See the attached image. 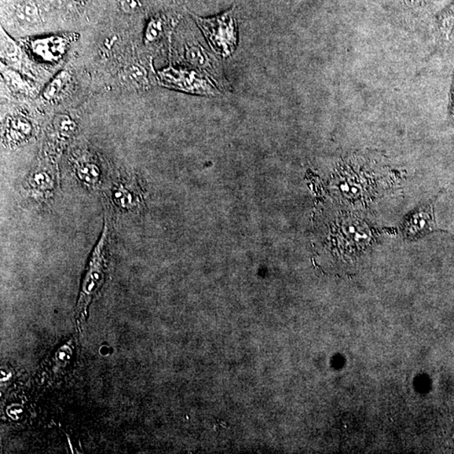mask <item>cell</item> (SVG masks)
Masks as SVG:
<instances>
[{"instance_id": "1", "label": "cell", "mask_w": 454, "mask_h": 454, "mask_svg": "<svg viewBox=\"0 0 454 454\" xmlns=\"http://www.w3.org/2000/svg\"><path fill=\"white\" fill-rule=\"evenodd\" d=\"M193 16L212 49L222 57L232 56L237 45V28L234 10L208 19Z\"/></svg>"}, {"instance_id": "2", "label": "cell", "mask_w": 454, "mask_h": 454, "mask_svg": "<svg viewBox=\"0 0 454 454\" xmlns=\"http://www.w3.org/2000/svg\"><path fill=\"white\" fill-rule=\"evenodd\" d=\"M163 86L183 92L200 95H217L219 90L202 73L184 68L168 67L159 72Z\"/></svg>"}, {"instance_id": "3", "label": "cell", "mask_w": 454, "mask_h": 454, "mask_svg": "<svg viewBox=\"0 0 454 454\" xmlns=\"http://www.w3.org/2000/svg\"><path fill=\"white\" fill-rule=\"evenodd\" d=\"M72 41V35L47 36L36 39L30 43L32 53L45 62H56L60 59L67 51Z\"/></svg>"}, {"instance_id": "4", "label": "cell", "mask_w": 454, "mask_h": 454, "mask_svg": "<svg viewBox=\"0 0 454 454\" xmlns=\"http://www.w3.org/2000/svg\"><path fill=\"white\" fill-rule=\"evenodd\" d=\"M435 228L433 206L429 204L419 208L408 218L404 224V233L410 237H416Z\"/></svg>"}, {"instance_id": "5", "label": "cell", "mask_w": 454, "mask_h": 454, "mask_svg": "<svg viewBox=\"0 0 454 454\" xmlns=\"http://www.w3.org/2000/svg\"><path fill=\"white\" fill-rule=\"evenodd\" d=\"M211 57L209 56L206 51L200 44H189L186 46L185 58L192 67L199 69L202 72H209L213 75L215 67Z\"/></svg>"}, {"instance_id": "6", "label": "cell", "mask_w": 454, "mask_h": 454, "mask_svg": "<svg viewBox=\"0 0 454 454\" xmlns=\"http://www.w3.org/2000/svg\"><path fill=\"white\" fill-rule=\"evenodd\" d=\"M120 78L127 85L137 89L149 85L148 70L140 64H130L124 67L120 73Z\"/></svg>"}, {"instance_id": "7", "label": "cell", "mask_w": 454, "mask_h": 454, "mask_svg": "<svg viewBox=\"0 0 454 454\" xmlns=\"http://www.w3.org/2000/svg\"><path fill=\"white\" fill-rule=\"evenodd\" d=\"M31 131V122L24 117L16 116L10 120L6 134L10 142L19 144L30 137Z\"/></svg>"}, {"instance_id": "8", "label": "cell", "mask_w": 454, "mask_h": 454, "mask_svg": "<svg viewBox=\"0 0 454 454\" xmlns=\"http://www.w3.org/2000/svg\"><path fill=\"white\" fill-rule=\"evenodd\" d=\"M113 199L117 206L126 210L133 209L139 202L138 195L131 185L120 184L116 186L113 189Z\"/></svg>"}, {"instance_id": "9", "label": "cell", "mask_w": 454, "mask_h": 454, "mask_svg": "<svg viewBox=\"0 0 454 454\" xmlns=\"http://www.w3.org/2000/svg\"><path fill=\"white\" fill-rule=\"evenodd\" d=\"M16 17L21 23L29 27L38 25L41 21V16L38 5L33 0H25L17 6Z\"/></svg>"}, {"instance_id": "10", "label": "cell", "mask_w": 454, "mask_h": 454, "mask_svg": "<svg viewBox=\"0 0 454 454\" xmlns=\"http://www.w3.org/2000/svg\"><path fill=\"white\" fill-rule=\"evenodd\" d=\"M76 173L84 184L95 186L100 181L101 171L96 164L92 162H83L77 164Z\"/></svg>"}, {"instance_id": "11", "label": "cell", "mask_w": 454, "mask_h": 454, "mask_svg": "<svg viewBox=\"0 0 454 454\" xmlns=\"http://www.w3.org/2000/svg\"><path fill=\"white\" fill-rule=\"evenodd\" d=\"M69 75L67 71H62L58 73L44 89L42 92L43 98L49 101L57 98L67 85Z\"/></svg>"}, {"instance_id": "12", "label": "cell", "mask_w": 454, "mask_h": 454, "mask_svg": "<svg viewBox=\"0 0 454 454\" xmlns=\"http://www.w3.org/2000/svg\"><path fill=\"white\" fill-rule=\"evenodd\" d=\"M30 186L33 191L38 195H44L52 190L53 187V178L49 172L45 170H36L30 178Z\"/></svg>"}, {"instance_id": "13", "label": "cell", "mask_w": 454, "mask_h": 454, "mask_svg": "<svg viewBox=\"0 0 454 454\" xmlns=\"http://www.w3.org/2000/svg\"><path fill=\"white\" fill-rule=\"evenodd\" d=\"M1 50L5 59L16 62L20 59L21 49L16 42L5 31H1Z\"/></svg>"}, {"instance_id": "14", "label": "cell", "mask_w": 454, "mask_h": 454, "mask_svg": "<svg viewBox=\"0 0 454 454\" xmlns=\"http://www.w3.org/2000/svg\"><path fill=\"white\" fill-rule=\"evenodd\" d=\"M54 128L62 137H69L75 133L76 123L70 116L57 115L54 119Z\"/></svg>"}, {"instance_id": "15", "label": "cell", "mask_w": 454, "mask_h": 454, "mask_svg": "<svg viewBox=\"0 0 454 454\" xmlns=\"http://www.w3.org/2000/svg\"><path fill=\"white\" fill-rule=\"evenodd\" d=\"M163 32V21L160 18H155L149 22L144 34L146 43H152L160 38Z\"/></svg>"}, {"instance_id": "16", "label": "cell", "mask_w": 454, "mask_h": 454, "mask_svg": "<svg viewBox=\"0 0 454 454\" xmlns=\"http://www.w3.org/2000/svg\"><path fill=\"white\" fill-rule=\"evenodd\" d=\"M3 77H5L7 83H8L12 89L17 91V92H27V83L25 82V80L22 79L17 72H14L13 70H10V69H5V70L3 72Z\"/></svg>"}, {"instance_id": "17", "label": "cell", "mask_w": 454, "mask_h": 454, "mask_svg": "<svg viewBox=\"0 0 454 454\" xmlns=\"http://www.w3.org/2000/svg\"><path fill=\"white\" fill-rule=\"evenodd\" d=\"M141 3L139 0H122V8L124 12L133 14L140 8Z\"/></svg>"}, {"instance_id": "18", "label": "cell", "mask_w": 454, "mask_h": 454, "mask_svg": "<svg viewBox=\"0 0 454 454\" xmlns=\"http://www.w3.org/2000/svg\"><path fill=\"white\" fill-rule=\"evenodd\" d=\"M450 116L452 117L453 122L454 123V83L451 93V101H450Z\"/></svg>"}, {"instance_id": "19", "label": "cell", "mask_w": 454, "mask_h": 454, "mask_svg": "<svg viewBox=\"0 0 454 454\" xmlns=\"http://www.w3.org/2000/svg\"><path fill=\"white\" fill-rule=\"evenodd\" d=\"M77 2H83L85 1V0H75Z\"/></svg>"}]
</instances>
